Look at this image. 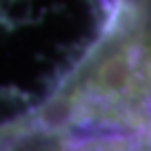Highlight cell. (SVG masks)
I'll use <instances>...</instances> for the list:
<instances>
[{"mask_svg":"<svg viewBox=\"0 0 151 151\" xmlns=\"http://www.w3.org/2000/svg\"><path fill=\"white\" fill-rule=\"evenodd\" d=\"M73 116V101L67 97L65 92H57L50 97L38 111V120L46 128H59L65 126Z\"/></svg>","mask_w":151,"mask_h":151,"instance_id":"obj_2","label":"cell"},{"mask_svg":"<svg viewBox=\"0 0 151 151\" xmlns=\"http://www.w3.org/2000/svg\"><path fill=\"white\" fill-rule=\"evenodd\" d=\"M130 82V65L124 52H113L111 57L94 52L92 86L103 92H124Z\"/></svg>","mask_w":151,"mask_h":151,"instance_id":"obj_1","label":"cell"}]
</instances>
